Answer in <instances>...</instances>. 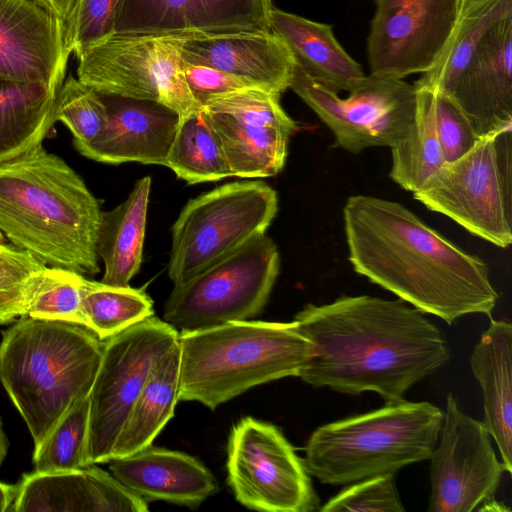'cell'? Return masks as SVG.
<instances>
[{
    "label": "cell",
    "mask_w": 512,
    "mask_h": 512,
    "mask_svg": "<svg viewBox=\"0 0 512 512\" xmlns=\"http://www.w3.org/2000/svg\"><path fill=\"white\" fill-rule=\"evenodd\" d=\"M472 373L483 393L484 420L505 471L512 473V325L491 319L473 348Z\"/></svg>",
    "instance_id": "obj_23"
},
{
    "label": "cell",
    "mask_w": 512,
    "mask_h": 512,
    "mask_svg": "<svg viewBox=\"0 0 512 512\" xmlns=\"http://www.w3.org/2000/svg\"><path fill=\"white\" fill-rule=\"evenodd\" d=\"M101 212L82 178L42 144L0 163V231L47 266L97 274Z\"/></svg>",
    "instance_id": "obj_3"
},
{
    "label": "cell",
    "mask_w": 512,
    "mask_h": 512,
    "mask_svg": "<svg viewBox=\"0 0 512 512\" xmlns=\"http://www.w3.org/2000/svg\"><path fill=\"white\" fill-rule=\"evenodd\" d=\"M289 88L330 129L335 146L350 153L393 147L415 114L416 89L403 79L364 75L341 98L295 66Z\"/></svg>",
    "instance_id": "obj_13"
},
{
    "label": "cell",
    "mask_w": 512,
    "mask_h": 512,
    "mask_svg": "<svg viewBox=\"0 0 512 512\" xmlns=\"http://www.w3.org/2000/svg\"><path fill=\"white\" fill-rule=\"evenodd\" d=\"M430 456L429 512H471L494 499L505 471L483 422L462 412L452 393Z\"/></svg>",
    "instance_id": "obj_15"
},
{
    "label": "cell",
    "mask_w": 512,
    "mask_h": 512,
    "mask_svg": "<svg viewBox=\"0 0 512 512\" xmlns=\"http://www.w3.org/2000/svg\"><path fill=\"white\" fill-rule=\"evenodd\" d=\"M57 91L0 78V163L39 144L54 123Z\"/></svg>",
    "instance_id": "obj_27"
},
{
    "label": "cell",
    "mask_w": 512,
    "mask_h": 512,
    "mask_svg": "<svg viewBox=\"0 0 512 512\" xmlns=\"http://www.w3.org/2000/svg\"><path fill=\"white\" fill-rule=\"evenodd\" d=\"M54 117L70 130L76 149L96 140L108 121L100 93L73 76L65 79L57 91Z\"/></svg>",
    "instance_id": "obj_35"
},
{
    "label": "cell",
    "mask_w": 512,
    "mask_h": 512,
    "mask_svg": "<svg viewBox=\"0 0 512 512\" xmlns=\"http://www.w3.org/2000/svg\"><path fill=\"white\" fill-rule=\"evenodd\" d=\"M102 350V340L73 323L24 315L2 331L0 380L34 446L89 396Z\"/></svg>",
    "instance_id": "obj_4"
},
{
    "label": "cell",
    "mask_w": 512,
    "mask_h": 512,
    "mask_svg": "<svg viewBox=\"0 0 512 512\" xmlns=\"http://www.w3.org/2000/svg\"><path fill=\"white\" fill-rule=\"evenodd\" d=\"M272 0H120L114 33L181 39L270 32Z\"/></svg>",
    "instance_id": "obj_17"
},
{
    "label": "cell",
    "mask_w": 512,
    "mask_h": 512,
    "mask_svg": "<svg viewBox=\"0 0 512 512\" xmlns=\"http://www.w3.org/2000/svg\"><path fill=\"white\" fill-rule=\"evenodd\" d=\"M433 91L438 140L445 163H450L470 151L480 139L461 109L442 92Z\"/></svg>",
    "instance_id": "obj_38"
},
{
    "label": "cell",
    "mask_w": 512,
    "mask_h": 512,
    "mask_svg": "<svg viewBox=\"0 0 512 512\" xmlns=\"http://www.w3.org/2000/svg\"><path fill=\"white\" fill-rule=\"evenodd\" d=\"M111 474L143 501H166L196 508L218 492V483L198 459L179 451L147 446L114 458Z\"/></svg>",
    "instance_id": "obj_22"
},
{
    "label": "cell",
    "mask_w": 512,
    "mask_h": 512,
    "mask_svg": "<svg viewBox=\"0 0 512 512\" xmlns=\"http://www.w3.org/2000/svg\"><path fill=\"white\" fill-rule=\"evenodd\" d=\"M3 242H5V236L0 231V243H3Z\"/></svg>",
    "instance_id": "obj_43"
},
{
    "label": "cell",
    "mask_w": 512,
    "mask_h": 512,
    "mask_svg": "<svg viewBox=\"0 0 512 512\" xmlns=\"http://www.w3.org/2000/svg\"><path fill=\"white\" fill-rule=\"evenodd\" d=\"M461 0H375L367 38L370 74L403 79L428 71L448 43Z\"/></svg>",
    "instance_id": "obj_16"
},
{
    "label": "cell",
    "mask_w": 512,
    "mask_h": 512,
    "mask_svg": "<svg viewBox=\"0 0 512 512\" xmlns=\"http://www.w3.org/2000/svg\"><path fill=\"white\" fill-rule=\"evenodd\" d=\"M64 22L70 17L77 0H34Z\"/></svg>",
    "instance_id": "obj_40"
},
{
    "label": "cell",
    "mask_w": 512,
    "mask_h": 512,
    "mask_svg": "<svg viewBox=\"0 0 512 512\" xmlns=\"http://www.w3.org/2000/svg\"><path fill=\"white\" fill-rule=\"evenodd\" d=\"M145 501L95 464L57 472L33 471L16 484L10 512H145Z\"/></svg>",
    "instance_id": "obj_20"
},
{
    "label": "cell",
    "mask_w": 512,
    "mask_h": 512,
    "mask_svg": "<svg viewBox=\"0 0 512 512\" xmlns=\"http://www.w3.org/2000/svg\"><path fill=\"white\" fill-rule=\"evenodd\" d=\"M165 166L188 184L233 176L221 142L202 107L180 117Z\"/></svg>",
    "instance_id": "obj_30"
},
{
    "label": "cell",
    "mask_w": 512,
    "mask_h": 512,
    "mask_svg": "<svg viewBox=\"0 0 512 512\" xmlns=\"http://www.w3.org/2000/svg\"><path fill=\"white\" fill-rule=\"evenodd\" d=\"M8 450V440L3 429L2 421L0 419V466L3 463Z\"/></svg>",
    "instance_id": "obj_42"
},
{
    "label": "cell",
    "mask_w": 512,
    "mask_h": 512,
    "mask_svg": "<svg viewBox=\"0 0 512 512\" xmlns=\"http://www.w3.org/2000/svg\"><path fill=\"white\" fill-rule=\"evenodd\" d=\"M88 430L89 396L77 402L45 439L34 446V471L57 472L90 465Z\"/></svg>",
    "instance_id": "obj_32"
},
{
    "label": "cell",
    "mask_w": 512,
    "mask_h": 512,
    "mask_svg": "<svg viewBox=\"0 0 512 512\" xmlns=\"http://www.w3.org/2000/svg\"><path fill=\"white\" fill-rule=\"evenodd\" d=\"M183 62L186 83L199 107H204L228 94L254 88L244 81L220 70L189 63L184 60Z\"/></svg>",
    "instance_id": "obj_39"
},
{
    "label": "cell",
    "mask_w": 512,
    "mask_h": 512,
    "mask_svg": "<svg viewBox=\"0 0 512 512\" xmlns=\"http://www.w3.org/2000/svg\"><path fill=\"white\" fill-rule=\"evenodd\" d=\"M100 95L107 108V125L96 140L77 150L103 163L165 166L180 115L157 101Z\"/></svg>",
    "instance_id": "obj_19"
},
{
    "label": "cell",
    "mask_w": 512,
    "mask_h": 512,
    "mask_svg": "<svg viewBox=\"0 0 512 512\" xmlns=\"http://www.w3.org/2000/svg\"><path fill=\"white\" fill-rule=\"evenodd\" d=\"M180 353L177 342L156 362L116 443L113 459L150 446L173 417L179 400Z\"/></svg>",
    "instance_id": "obj_26"
},
{
    "label": "cell",
    "mask_w": 512,
    "mask_h": 512,
    "mask_svg": "<svg viewBox=\"0 0 512 512\" xmlns=\"http://www.w3.org/2000/svg\"><path fill=\"white\" fill-rule=\"evenodd\" d=\"M294 320L313 346L298 377L313 387L399 401L450 359L438 327L402 300L341 296L306 304Z\"/></svg>",
    "instance_id": "obj_1"
},
{
    "label": "cell",
    "mask_w": 512,
    "mask_h": 512,
    "mask_svg": "<svg viewBox=\"0 0 512 512\" xmlns=\"http://www.w3.org/2000/svg\"><path fill=\"white\" fill-rule=\"evenodd\" d=\"M150 187L149 176L137 180L124 202L101 212L96 251L104 263V284L129 286L140 269Z\"/></svg>",
    "instance_id": "obj_25"
},
{
    "label": "cell",
    "mask_w": 512,
    "mask_h": 512,
    "mask_svg": "<svg viewBox=\"0 0 512 512\" xmlns=\"http://www.w3.org/2000/svg\"><path fill=\"white\" fill-rule=\"evenodd\" d=\"M83 315L85 327L104 341L154 316L153 302L143 289L88 280Z\"/></svg>",
    "instance_id": "obj_31"
},
{
    "label": "cell",
    "mask_w": 512,
    "mask_h": 512,
    "mask_svg": "<svg viewBox=\"0 0 512 512\" xmlns=\"http://www.w3.org/2000/svg\"><path fill=\"white\" fill-rule=\"evenodd\" d=\"M203 110L221 142L233 176L265 178L275 176L282 170L293 132L243 123L205 108Z\"/></svg>",
    "instance_id": "obj_28"
},
{
    "label": "cell",
    "mask_w": 512,
    "mask_h": 512,
    "mask_svg": "<svg viewBox=\"0 0 512 512\" xmlns=\"http://www.w3.org/2000/svg\"><path fill=\"white\" fill-rule=\"evenodd\" d=\"M181 55L186 62L278 95L290 87L296 66L286 45L271 31L184 39Z\"/></svg>",
    "instance_id": "obj_21"
},
{
    "label": "cell",
    "mask_w": 512,
    "mask_h": 512,
    "mask_svg": "<svg viewBox=\"0 0 512 512\" xmlns=\"http://www.w3.org/2000/svg\"><path fill=\"white\" fill-rule=\"evenodd\" d=\"M280 269L276 244L262 235L174 284L164 321L180 332L250 320L265 307Z\"/></svg>",
    "instance_id": "obj_10"
},
{
    "label": "cell",
    "mask_w": 512,
    "mask_h": 512,
    "mask_svg": "<svg viewBox=\"0 0 512 512\" xmlns=\"http://www.w3.org/2000/svg\"><path fill=\"white\" fill-rule=\"evenodd\" d=\"M87 282L88 279L76 271L47 266L26 315L85 327L83 297Z\"/></svg>",
    "instance_id": "obj_33"
},
{
    "label": "cell",
    "mask_w": 512,
    "mask_h": 512,
    "mask_svg": "<svg viewBox=\"0 0 512 512\" xmlns=\"http://www.w3.org/2000/svg\"><path fill=\"white\" fill-rule=\"evenodd\" d=\"M16 494V485L0 481V512H10Z\"/></svg>",
    "instance_id": "obj_41"
},
{
    "label": "cell",
    "mask_w": 512,
    "mask_h": 512,
    "mask_svg": "<svg viewBox=\"0 0 512 512\" xmlns=\"http://www.w3.org/2000/svg\"><path fill=\"white\" fill-rule=\"evenodd\" d=\"M179 332L155 316L103 341L89 394L88 461L110 462L118 438L150 372Z\"/></svg>",
    "instance_id": "obj_11"
},
{
    "label": "cell",
    "mask_w": 512,
    "mask_h": 512,
    "mask_svg": "<svg viewBox=\"0 0 512 512\" xmlns=\"http://www.w3.org/2000/svg\"><path fill=\"white\" fill-rule=\"evenodd\" d=\"M414 87V118L404 136L391 147L389 174L395 183L411 192L418 191L445 164L436 129L434 91Z\"/></svg>",
    "instance_id": "obj_29"
},
{
    "label": "cell",
    "mask_w": 512,
    "mask_h": 512,
    "mask_svg": "<svg viewBox=\"0 0 512 512\" xmlns=\"http://www.w3.org/2000/svg\"><path fill=\"white\" fill-rule=\"evenodd\" d=\"M277 192L261 181L226 183L190 199L172 226L168 275L180 283L265 235Z\"/></svg>",
    "instance_id": "obj_9"
},
{
    "label": "cell",
    "mask_w": 512,
    "mask_h": 512,
    "mask_svg": "<svg viewBox=\"0 0 512 512\" xmlns=\"http://www.w3.org/2000/svg\"><path fill=\"white\" fill-rule=\"evenodd\" d=\"M343 219L356 273L448 324L468 314L491 315L498 294L487 265L401 203L351 196Z\"/></svg>",
    "instance_id": "obj_2"
},
{
    "label": "cell",
    "mask_w": 512,
    "mask_h": 512,
    "mask_svg": "<svg viewBox=\"0 0 512 512\" xmlns=\"http://www.w3.org/2000/svg\"><path fill=\"white\" fill-rule=\"evenodd\" d=\"M120 0H77L65 22L67 49L76 57L111 36Z\"/></svg>",
    "instance_id": "obj_37"
},
{
    "label": "cell",
    "mask_w": 512,
    "mask_h": 512,
    "mask_svg": "<svg viewBox=\"0 0 512 512\" xmlns=\"http://www.w3.org/2000/svg\"><path fill=\"white\" fill-rule=\"evenodd\" d=\"M270 29L303 73L336 94L348 92L365 75L361 65L340 45L331 25L273 8Z\"/></svg>",
    "instance_id": "obj_24"
},
{
    "label": "cell",
    "mask_w": 512,
    "mask_h": 512,
    "mask_svg": "<svg viewBox=\"0 0 512 512\" xmlns=\"http://www.w3.org/2000/svg\"><path fill=\"white\" fill-rule=\"evenodd\" d=\"M322 512H404L394 473L369 477L352 484L318 509Z\"/></svg>",
    "instance_id": "obj_36"
},
{
    "label": "cell",
    "mask_w": 512,
    "mask_h": 512,
    "mask_svg": "<svg viewBox=\"0 0 512 512\" xmlns=\"http://www.w3.org/2000/svg\"><path fill=\"white\" fill-rule=\"evenodd\" d=\"M47 265L13 244L0 243V324L27 314L37 284Z\"/></svg>",
    "instance_id": "obj_34"
},
{
    "label": "cell",
    "mask_w": 512,
    "mask_h": 512,
    "mask_svg": "<svg viewBox=\"0 0 512 512\" xmlns=\"http://www.w3.org/2000/svg\"><path fill=\"white\" fill-rule=\"evenodd\" d=\"M65 22L34 0H0V78L56 91L70 56Z\"/></svg>",
    "instance_id": "obj_18"
},
{
    "label": "cell",
    "mask_w": 512,
    "mask_h": 512,
    "mask_svg": "<svg viewBox=\"0 0 512 512\" xmlns=\"http://www.w3.org/2000/svg\"><path fill=\"white\" fill-rule=\"evenodd\" d=\"M413 85L448 96L479 139L512 128V0H461L448 43Z\"/></svg>",
    "instance_id": "obj_6"
},
{
    "label": "cell",
    "mask_w": 512,
    "mask_h": 512,
    "mask_svg": "<svg viewBox=\"0 0 512 512\" xmlns=\"http://www.w3.org/2000/svg\"><path fill=\"white\" fill-rule=\"evenodd\" d=\"M444 412L404 399L318 427L303 458L308 473L329 485H349L427 460L437 445Z\"/></svg>",
    "instance_id": "obj_7"
},
{
    "label": "cell",
    "mask_w": 512,
    "mask_h": 512,
    "mask_svg": "<svg viewBox=\"0 0 512 512\" xmlns=\"http://www.w3.org/2000/svg\"><path fill=\"white\" fill-rule=\"evenodd\" d=\"M413 197L493 245L512 243V128L445 163Z\"/></svg>",
    "instance_id": "obj_8"
},
{
    "label": "cell",
    "mask_w": 512,
    "mask_h": 512,
    "mask_svg": "<svg viewBox=\"0 0 512 512\" xmlns=\"http://www.w3.org/2000/svg\"><path fill=\"white\" fill-rule=\"evenodd\" d=\"M227 473L236 500L249 509H319V498L303 458L271 423L245 417L232 427L227 445Z\"/></svg>",
    "instance_id": "obj_14"
},
{
    "label": "cell",
    "mask_w": 512,
    "mask_h": 512,
    "mask_svg": "<svg viewBox=\"0 0 512 512\" xmlns=\"http://www.w3.org/2000/svg\"><path fill=\"white\" fill-rule=\"evenodd\" d=\"M179 400L214 410L252 387L298 377L312 355L292 322L243 320L180 332Z\"/></svg>",
    "instance_id": "obj_5"
},
{
    "label": "cell",
    "mask_w": 512,
    "mask_h": 512,
    "mask_svg": "<svg viewBox=\"0 0 512 512\" xmlns=\"http://www.w3.org/2000/svg\"><path fill=\"white\" fill-rule=\"evenodd\" d=\"M183 40L112 34L77 57V79L100 94L160 102L182 117L201 108L185 80Z\"/></svg>",
    "instance_id": "obj_12"
}]
</instances>
